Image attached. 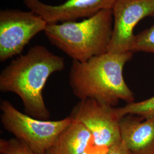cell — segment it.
<instances>
[{
    "mask_svg": "<svg viewBox=\"0 0 154 154\" xmlns=\"http://www.w3.org/2000/svg\"><path fill=\"white\" fill-rule=\"evenodd\" d=\"M132 55L130 51H107L85 62L72 61L69 74L72 93L80 100L95 99L112 107L120 100L127 103L135 102L134 93L123 77L124 67Z\"/></svg>",
    "mask_w": 154,
    "mask_h": 154,
    "instance_id": "obj_2",
    "label": "cell"
},
{
    "mask_svg": "<svg viewBox=\"0 0 154 154\" xmlns=\"http://www.w3.org/2000/svg\"><path fill=\"white\" fill-rule=\"evenodd\" d=\"M130 51L132 53H149L154 55V24L135 34Z\"/></svg>",
    "mask_w": 154,
    "mask_h": 154,
    "instance_id": "obj_12",
    "label": "cell"
},
{
    "mask_svg": "<svg viewBox=\"0 0 154 154\" xmlns=\"http://www.w3.org/2000/svg\"><path fill=\"white\" fill-rule=\"evenodd\" d=\"M45 154H60L58 149L55 147V146L52 147L51 149H49Z\"/></svg>",
    "mask_w": 154,
    "mask_h": 154,
    "instance_id": "obj_16",
    "label": "cell"
},
{
    "mask_svg": "<svg viewBox=\"0 0 154 154\" xmlns=\"http://www.w3.org/2000/svg\"><path fill=\"white\" fill-rule=\"evenodd\" d=\"M65 67L63 58L44 46H34L2 70L0 90L17 94L22 100L26 114L48 120L50 112L45 103L43 90L50 76Z\"/></svg>",
    "mask_w": 154,
    "mask_h": 154,
    "instance_id": "obj_1",
    "label": "cell"
},
{
    "mask_svg": "<svg viewBox=\"0 0 154 154\" xmlns=\"http://www.w3.org/2000/svg\"><path fill=\"white\" fill-rule=\"evenodd\" d=\"M108 154H132V153L121 140L109 148Z\"/></svg>",
    "mask_w": 154,
    "mask_h": 154,
    "instance_id": "obj_14",
    "label": "cell"
},
{
    "mask_svg": "<svg viewBox=\"0 0 154 154\" xmlns=\"http://www.w3.org/2000/svg\"><path fill=\"white\" fill-rule=\"evenodd\" d=\"M25 5L42 17L48 23L75 21L93 16L104 9H112L117 0H67L52 5L40 0H22Z\"/></svg>",
    "mask_w": 154,
    "mask_h": 154,
    "instance_id": "obj_8",
    "label": "cell"
},
{
    "mask_svg": "<svg viewBox=\"0 0 154 154\" xmlns=\"http://www.w3.org/2000/svg\"><path fill=\"white\" fill-rule=\"evenodd\" d=\"M69 116L86 126L91 132L95 146L109 148L122 140L121 118L115 107L95 99H81Z\"/></svg>",
    "mask_w": 154,
    "mask_h": 154,
    "instance_id": "obj_6",
    "label": "cell"
},
{
    "mask_svg": "<svg viewBox=\"0 0 154 154\" xmlns=\"http://www.w3.org/2000/svg\"><path fill=\"white\" fill-rule=\"evenodd\" d=\"M0 109L4 128L37 154H46L72 121L70 116L59 121L38 119L20 112L6 100L1 102Z\"/></svg>",
    "mask_w": 154,
    "mask_h": 154,
    "instance_id": "obj_4",
    "label": "cell"
},
{
    "mask_svg": "<svg viewBox=\"0 0 154 154\" xmlns=\"http://www.w3.org/2000/svg\"><path fill=\"white\" fill-rule=\"evenodd\" d=\"M108 147L98 146L92 144L82 154H108Z\"/></svg>",
    "mask_w": 154,
    "mask_h": 154,
    "instance_id": "obj_15",
    "label": "cell"
},
{
    "mask_svg": "<svg viewBox=\"0 0 154 154\" xmlns=\"http://www.w3.org/2000/svg\"><path fill=\"white\" fill-rule=\"evenodd\" d=\"M0 154H37L26 143L16 138L0 139Z\"/></svg>",
    "mask_w": 154,
    "mask_h": 154,
    "instance_id": "obj_13",
    "label": "cell"
},
{
    "mask_svg": "<svg viewBox=\"0 0 154 154\" xmlns=\"http://www.w3.org/2000/svg\"><path fill=\"white\" fill-rule=\"evenodd\" d=\"M120 132L132 154H154V116H125L120 120Z\"/></svg>",
    "mask_w": 154,
    "mask_h": 154,
    "instance_id": "obj_9",
    "label": "cell"
},
{
    "mask_svg": "<svg viewBox=\"0 0 154 154\" xmlns=\"http://www.w3.org/2000/svg\"><path fill=\"white\" fill-rule=\"evenodd\" d=\"M48 23L30 11L6 9L0 11V61L5 62L22 53L37 34L44 32Z\"/></svg>",
    "mask_w": 154,
    "mask_h": 154,
    "instance_id": "obj_5",
    "label": "cell"
},
{
    "mask_svg": "<svg viewBox=\"0 0 154 154\" xmlns=\"http://www.w3.org/2000/svg\"><path fill=\"white\" fill-rule=\"evenodd\" d=\"M112 11L113 28L107 51L131 52L134 28L144 18L154 17V0H117Z\"/></svg>",
    "mask_w": 154,
    "mask_h": 154,
    "instance_id": "obj_7",
    "label": "cell"
},
{
    "mask_svg": "<svg viewBox=\"0 0 154 154\" xmlns=\"http://www.w3.org/2000/svg\"><path fill=\"white\" fill-rule=\"evenodd\" d=\"M119 118L127 115H135L144 118L154 116V96L140 102L127 103L123 107L116 108Z\"/></svg>",
    "mask_w": 154,
    "mask_h": 154,
    "instance_id": "obj_11",
    "label": "cell"
},
{
    "mask_svg": "<svg viewBox=\"0 0 154 154\" xmlns=\"http://www.w3.org/2000/svg\"><path fill=\"white\" fill-rule=\"evenodd\" d=\"M112 28V11L104 9L82 21L48 23L44 32L72 61L85 62L107 52Z\"/></svg>",
    "mask_w": 154,
    "mask_h": 154,
    "instance_id": "obj_3",
    "label": "cell"
},
{
    "mask_svg": "<svg viewBox=\"0 0 154 154\" xmlns=\"http://www.w3.org/2000/svg\"><path fill=\"white\" fill-rule=\"evenodd\" d=\"M92 144L91 132L82 123L72 119V123L59 136L54 146L60 154H82Z\"/></svg>",
    "mask_w": 154,
    "mask_h": 154,
    "instance_id": "obj_10",
    "label": "cell"
}]
</instances>
